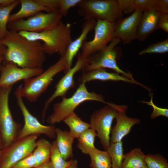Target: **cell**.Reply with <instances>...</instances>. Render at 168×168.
I'll list each match as a JSON object with an SVG mask.
<instances>
[{
  "mask_svg": "<svg viewBox=\"0 0 168 168\" xmlns=\"http://www.w3.org/2000/svg\"><path fill=\"white\" fill-rule=\"evenodd\" d=\"M85 83H82L71 97L66 98L63 96L61 102L54 104L53 113L47 119L48 123L53 125L63 121L74 113L78 105L86 101L93 100L106 103L101 95L89 92Z\"/></svg>",
  "mask_w": 168,
  "mask_h": 168,
  "instance_id": "cell-4",
  "label": "cell"
},
{
  "mask_svg": "<svg viewBox=\"0 0 168 168\" xmlns=\"http://www.w3.org/2000/svg\"><path fill=\"white\" fill-rule=\"evenodd\" d=\"M1 40L0 39V57L3 56L6 48V47L2 44Z\"/></svg>",
  "mask_w": 168,
  "mask_h": 168,
  "instance_id": "cell-41",
  "label": "cell"
},
{
  "mask_svg": "<svg viewBox=\"0 0 168 168\" xmlns=\"http://www.w3.org/2000/svg\"><path fill=\"white\" fill-rule=\"evenodd\" d=\"M39 135L17 139L1 150L0 168H12L17 162L32 153Z\"/></svg>",
  "mask_w": 168,
  "mask_h": 168,
  "instance_id": "cell-9",
  "label": "cell"
},
{
  "mask_svg": "<svg viewBox=\"0 0 168 168\" xmlns=\"http://www.w3.org/2000/svg\"><path fill=\"white\" fill-rule=\"evenodd\" d=\"M145 160L147 168H168L167 159L159 154H148Z\"/></svg>",
  "mask_w": 168,
  "mask_h": 168,
  "instance_id": "cell-30",
  "label": "cell"
},
{
  "mask_svg": "<svg viewBox=\"0 0 168 168\" xmlns=\"http://www.w3.org/2000/svg\"><path fill=\"white\" fill-rule=\"evenodd\" d=\"M40 5L47 8L49 12L58 10L60 6V0H35Z\"/></svg>",
  "mask_w": 168,
  "mask_h": 168,
  "instance_id": "cell-37",
  "label": "cell"
},
{
  "mask_svg": "<svg viewBox=\"0 0 168 168\" xmlns=\"http://www.w3.org/2000/svg\"><path fill=\"white\" fill-rule=\"evenodd\" d=\"M96 23V21L95 19L86 20L82 26V31L80 35L72 41L68 46L66 53L68 70L71 68L74 58L79 52L89 32L94 29Z\"/></svg>",
  "mask_w": 168,
  "mask_h": 168,
  "instance_id": "cell-19",
  "label": "cell"
},
{
  "mask_svg": "<svg viewBox=\"0 0 168 168\" xmlns=\"http://www.w3.org/2000/svg\"><path fill=\"white\" fill-rule=\"evenodd\" d=\"M68 70L66 54L59 60L38 75L24 81L23 84L15 91V95L25 98L30 102L37 101L51 84L58 73Z\"/></svg>",
  "mask_w": 168,
  "mask_h": 168,
  "instance_id": "cell-3",
  "label": "cell"
},
{
  "mask_svg": "<svg viewBox=\"0 0 168 168\" xmlns=\"http://www.w3.org/2000/svg\"><path fill=\"white\" fill-rule=\"evenodd\" d=\"M77 54V60L75 65L70 69L59 81L56 86L54 91L45 102L42 112L43 120L50 103L58 97L64 96L67 91L74 86L73 77L76 73L83 69H85L89 64V58L82 57L80 52H78Z\"/></svg>",
  "mask_w": 168,
  "mask_h": 168,
  "instance_id": "cell-13",
  "label": "cell"
},
{
  "mask_svg": "<svg viewBox=\"0 0 168 168\" xmlns=\"http://www.w3.org/2000/svg\"><path fill=\"white\" fill-rule=\"evenodd\" d=\"M3 57H0V64H1V63L2 62V61L3 60Z\"/></svg>",
  "mask_w": 168,
  "mask_h": 168,
  "instance_id": "cell-45",
  "label": "cell"
},
{
  "mask_svg": "<svg viewBox=\"0 0 168 168\" xmlns=\"http://www.w3.org/2000/svg\"><path fill=\"white\" fill-rule=\"evenodd\" d=\"M78 14L84 20H99L115 23L123 13L116 0H81L77 6Z\"/></svg>",
  "mask_w": 168,
  "mask_h": 168,
  "instance_id": "cell-5",
  "label": "cell"
},
{
  "mask_svg": "<svg viewBox=\"0 0 168 168\" xmlns=\"http://www.w3.org/2000/svg\"><path fill=\"white\" fill-rule=\"evenodd\" d=\"M81 0H60V6L58 9L63 16L67 15L69 9L77 6Z\"/></svg>",
  "mask_w": 168,
  "mask_h": 168,
  "instance_id": "cell-35",
  "label": "cell"
},
{
  "mask_svg": "<svg viewBox=\"0 0 168 168\" xmlns=\"http://www.w3.org/2000/svg\"><path fill=\"white\" fill-rule=\"evenodd\" d=\"M100 80L102 81H122L140 85L147 90L149 89L146 86L136 81L131 80L117 73L109 72L105 69H100L89 71H83L82 74L78 78V80L82 83H84L93 80Z\"/></svg>",
  "mask_w": 168,
  "mask_h": 168,
  "instance_id": "cell-18",
  "label": "cell"
},
{
  "mask_svg": "<svg viewBox=\"0 0 168 168\" xmlns=\"http://www.w3.org/2000/svg\"><path fill=\"white\" fill-rule=\"evenodd\" d=\"M145 156L140 148L132 149L124 155L122 168H147Z\"/></svg>",
  "mask_w": 168,
  "mask_h": 168,
  "instance_id": "cell-22",
  "label": "cell"
},
{
  "mask_svg": "<svg viewBox=\"0 0 168 168\" xmlns=\"http://www.w3.org/2000/svg\"><path fill=\"white\" fill-rule=\"evenodd\" d=\"M12 86L0 87V131L3 148L17 139L22 128L21 124L14 120L9 107Z\"/></svg>",
  "mask_w": 168,
  "mask_h": 168,
  "instance_id": "cell-7",
  "label": "cell"
},
{
  "mask_svg": "<svg viewBox=\"0 0 168 168\" xmlns=\"http://www.w3.org/2000/svg\"><path fill=\"white\" fill-rule=\"evenodd\" d=\"M143 11L136 10L129 16L121 18L114 24V38L124 44L137 39L138 29Z\"/></svg>",
  "mask_w": 168,
  "mask_h": 168,
  "instance_id": "cell-15",
  "label": "cell"
},
{
  "mask_svg": "<svg viewBox=\"0 0 168 168\" xmlns=\"http://www.w3.org/2000/svg\"><path fill=\"white\" fill-rule=\"evenodd\" d=\"M56 140L58 149L62 156L67 160L73 156L72 144L75 139L67 130L55 128Z\"/></svg>",
  "mask_w": 168,
  "mask_h": 168,
  "instance_id": "cell-21",
  "label": "cell"
},
{
  "mask_svg": "<svg viewBox=\"0 0 168 168\" xmlns=\"http://www.w3.org/2000/svg\"><path fill=\"white\" fill-rule=\"evenodd\" d=\"M151 100L150 101L146 102L144 101H142L143 103H146L149 105H150L153 108V111L150 117L151 119H153L159 116H163L166 117H168V109L166 108H163L156 106L153 103L152 96L150 95Z\"/></svg>",
  "mask_w": 168,
  "mask_h": 168,
  "instance_id": "cell-33",
  "label": "cell"
},
{
  "mask_svg": "<svg viewBox=\"0 0 168 168\" xmlns=\"http://www.w3.org/2000/svg\"><path fill=\"white\" fill-rule=\"evenodd\" d=\"M63 15L58 10L47 13L40 12L26 20L21 19L9 23L10 30L39 33L51 29L61 21Z\"/></svg>",
  "mask_w": 168,
  "mask_h": 168,
  "instance_id": "cell-6",
  "label": "cell"
},
{
  "mask_svg": "<svg viewBox=\"0 0 168 168\" xmlns=\"http://www.w3.org/2000/svg\"><path fill=\"white\" fill-rule=\"evenodd\" d=\"M97 136L95 130L91 128L87 129L78 138L77 147L83 153L88 154L90 150L96 147L94 142Z\"/></svg>",
  "mask_w": 168,
  "mask_h": 168,
  "instance_id": "cell-26",
  "label": "cell"
},
{
  "mask_svg": "<svg viewBox=\"0 0 168 168\" xmlns=\"http://www.w3.org/2000/svg\"><path fill=\"white\" fill-rule=\"evenodd\" d=\"M136 10L143 11L155 7V0H133Z\"/></svg>",
  "mask_w": 168,
  "mask_h": 168,
  "instance_id": "cell-36",
  "label": "cell"
},
{
  "mask_svg": "<svg viewBox=\"0 0 168 168\" xmlns=\"http://www.w3.org/2000/svg\"><path fill=\"white\" fill-rule=\"evenodd\" d=\"M15 0H0V5H7L13 3Z\"/></svg>",
  "mask_w": 168,
  "mask_h": 168,
  "instance_id": "cell-42",
  "label": "cell"
},
{
  "mask_svg": "<svg viewBox=\"0 0 168 168\" xmlns=\"http://www.w3.org/2000/svg\"><path fill=\"white\" fill-rule=\"evenodd\" d=\"M35 168H53L50 160L36 166Z\"/></svg>",
  "mask_w": 168,
  "mask_h": 168,
  "instance_id": "cell-40",
  "label": "cell"
},
{
  "mask_svg": "<svg viewBox=\"0 0 168 168\" xmlns=\"http://www.w3.org/2000/svg\"><path fill=\"white\" fill-rule=\"evenodd\" d=\"M21 7L17 12L10 16L8 23L23 18L32 16L36 14L45 11L49 12V10L38 3L35 0H20Z\"/></svg>",
  "mask_w": 168,
  "mask_h": 168,
  "instance_id": "cell-20",
  "label": "cell"
},
{
  "mask_svg": "<svg viewBox=\"0 0 168 168\" xmlns=\"http://www.w3.org/2000/svg\"><path fill=\"white\" fill-rule=\"evenodd\" d=\"M1 150H0V153H1Z\"/></svg>",
  "mask_w": 168,
  "mask_h": 168,
  "instance_id": "cell-46",
  "label": "cell"
},
{
  "mask_svg": "<svg viewBox=\"0 0 168 168\" xmlns=\"http://www.w3.org/2000/svg\"><path fill=\"white\" fill-rule=\"evenodd\" d=\"M107 105L95 111L90 119L91 128L95 130L101 145L106 151L110 142V134L113 119L123 105L107 102Z\"/></svg>",
  "mask_w": 168,
  "mask_h": 168,
  "instance_id": "cell-8",
  "label": "cell"
},
{
  "mask_svg": "<svg viewBox=\"0 0 168 168\" xmlns=\"http://www.w3.org/2000/svg\"><path fill=\"white\" fill-rule=\"evenodd\" d=\"M17 105L23 115L24 124L20 131L17 138L33 135L44 134L53 139L56 138L55 128L53 125L46 126L42 124L30 112L23 101L22 98L15 95Z\"/></svg>",
  "mask_w": 168,
  "mask_h": 168,
  "instance_id": "cell-12",
  "label": "cell"
},
{
  "mask_svg": "<svg viewBox=\"0 0 168 168\" xmlns=\"http://www.w3.org/2000/svg\"><path fill=\"white\" fill-rule=\"evenodd\" d=\"M155 7L161 13H168V0H155Z\"/></svg>",
  "mask_w": 168,
  "mask_h": 168,
  "instance_id": "cell-39",
  "label": "cell"
},
{
  "mask_svg": "<svg viewBox=\"0 0 168 168\" xmlns=\"http://www.w3.org/2000/svg\"><path fill=\"white\" fill-rule=\"evenodd\" d=\"M19 4L20 0H15L10 4L0 5V39L1 40L7 33V25L11 12Z\"/></svg>",
  "mask_w": 168,
  "mask_h": 168,
  "instance_id": "cell-28",
  "label": "cell"
},
{
  "mask_svg": "<svg viewBox=\"0 0 168 168\" xmlns=\"http://www.w3.org/2000/svg\"><path fill=\"white\" fill-rule=\"evenodd\" d=\"M51 146L52 144L45 138H41L37 141L32 152L36 160V167L50 159Z\"/></svg>",
  "mask_w": 168,
  "mask_h": 168,
  "instance_id": "cell-25",
  "label": "cell"
},
{
  "mask_svg": "<svg viewBox=\"0 0 168 168\" xmlns=\"http://www.w3.org/2000/svg\"><path fill=\"white\" fill-rule=\"evenodd\" d=\"M120 41L119 39L114 38L106 48L89 58L90 63L84 69L85 71L108 68L114 70L117 73L122 74L129 79L135 81L131 73L122 70L117 64V53L115 48Z\"/></svg>",
  "mask_w": 168,
  "mask_h": 168,
  "instance_id": "cell-11",
  "label": "cell"
},
{
  "mask_svg": "<svg viewBox=\"0 0 168 168\" xmlns=\"http://www.w3.org/2000/svg\"><path fill=\"white\" fill-rule=\"evenodd\" d=\"M119 7L123 13L128 14L135 11L133 0H117Z\"/></svg>",
  "mask_w": 168,
  "mask_h": 168,
  "instance_id": "cell-34",
  "label": "cell"
},
{
  "mask_svg": "<svg viewBox=\"0 0 168 168\" xmlns=\"http://www.w3.org/2000/svg\"><path fill=\"white\" fill-rule=\"evenodd\" d=\"M168 52V39L156 43L152 44L138 53L139 55L146 54H163Z\"/></svg>",
  "mask_w": 168,
  "mask_h": 168,
  "instance_id": "cell-31",
  "label": "cell"
},
{
  "mask_svg": "<svg viewBox=\"0 0 168 168\" xmlns=\"http://www.w3.org/2000/svg\"><path fill=\"white\" fill-rule=\"evenodd\" d=\"M1 42L6 48L3 56L6 63H13L24 68H42L46 57L41 41L29 40L18 32L9 30Z\"/></svg>",
  "mask_w": 168,
  "mask_h": 168,
  "instance_id": "cell-1",
  "label": "cell"
},
{
  "mask_svg": "<svg viewBox=\"0 0 168 168\" xmlns=\"http://www.w3.org/2000/svg\"><path fill=\"white\" fill-rule=\"evenodd\" d=\"M106 151L111 159V168H122L124 156L122 141L114 143L110 142Z\"/></svg>",
  "mask_w": 168,
  "mask_h": 168,
  "instance_id": "cell-27",
  "label": "cell"
},
{
  "mask_svg": "<svg viewBox=\"0 0 168 168\" xmlns=\"http://www.w3.org/2000/svg\"><path fill=\"white\" fill-rule=\"evenodd\" d=\"M91 168H111V160L107 151H102L96 147L90 150L88 154Z\"/></svg>",
  "mask_w": 168,
  "mask_h": 168,
  "instance_id": "cell-24",
  "label": "cell"
},
{
  "mask_svg": "<svg viewBox=\"0 0 168 168\" xmlns=\"http://www.w3.org/2000/svg\"><path fill=\"white\" fill-rule=\"evenodd\" d=\"M161 13L155 7L143 12L138 29L137 39L143 41L157 29Z\"/></svg>",
  "mask_w": 168,
  "mask_h": 168,
  "instance_id": "cell-17",
  "label": "cell"
},
{
  "mask_svg": "<svg viewBox=\"0 0 168 168\" xmlns=\"http://www.w3.org/2000/svg\"><path fill=\"white\" fill-rule=\"evenodd\" d=\"M50 160L53 168H67L73 160L67 161L63 159L58 149L55 140L52 143Z\"/></svg>",
  "mask_w": 168,
  "mask_h": 168,
  "instance_id": "cell-29",
  "label": "cell"
},
{
  "mask_svg": "<svg viewBox=\"0 0 168 168\" xmlns=\"http://www.w3.org/2000/svg\"><path fill=\"white\" fill-rule=\"evenodd\" d=\"M71 24L61 21L54 27L39 33L21 31L18 32L28 40L42 41L45 54L52 55L55 53L61 56L65 54L68 46L72 41Z\"/></svg>",
  "mask_w": 168,
  "mask_h": 168,
  "instance_id": "cell-2",
  "label": "cell"
},
{
  "mask_svg": "<svg viewBox=\"0 0 168 168\" xmlns=\"http://www.w3.org/2000/svg\"><path fill=\"white\" fill-rule=\"evenodd\" d=\"M36 166V160L32 153L19 161L12 168H35Z\"/></svg>",
  "mask_w": 168,
  "mask_h": 168,
  "instance_id": "cell-32",
  "label": "cell"
},
{
  "mask_svg": "<svg viewBox=\"0 0 168 168\" xmlns=\"http://www.w3.org/2000/svg\"><path fill=\"white\" fill-rule=\"evenodd\" d=\"M0 87L12 86L18 82L36 77L44 71L42 68H22L12 63L0 67Z\"/></svg>",
  "mask_w": 168,
  "mask_h": 168,
  "instance_id": "cell-14",
  "label": "cell"
},
{
  "mask_svg": "<svg viewBox=\"0 0 168 168\" xmlns=\"http://www.w3.org/2000/svg\"><path fill=\"white\" fill-rule=\"evenodd\" d=\"M3 148V145L2 135L0 131V150H2Z\"/></svg>",
  "mask_w": 168,
  "mask_h": 168,
  "instance_id": "cell-44",
  "label": "cell"
},
{
  "mask_svg": "<svg viewBox=\"0 0 168 168\" xmlns=\"http://www.w3.org/2000/svg\"><path fill=\"white\" fill-rule=\"evenodd\" d=\"M77 163L76 160H73L71 164L67 168H78Z\"/></svg>",
  "mask_w": 168,
  "mask_h": 168,
  "instance_id": "cell-43",
  "label": "cell"
},
{
  "mask_svg": "<svg viewBox=\"0 0 168 168\" xmlns=\"http://www.w3.org/2000/svg\"><path fill=\"white\" fill-rule=\"evenodd\" d=\"M63 121L69 128V132L74 138H78L83 132L91 128L90 124L83 121L74 112L66 118Z\"/></svg>",
  "mask_w": 168,
  "mask_h": 168,
  "instance_id": "cell-23",
  "label": "cell"
},
{
  "mask_svg": "<svg viewBox=\"0 0 168 168\" xmlns=\"http://www.w3.org/2000/svg\"><path fill=\"white\" fill-rule=\"evenodd\" d=\"M158 29L168 32V13H161L157 27Z\"/></svg>",
  "mask_w": 168,
  "mask_h": 168,
  "instance_id": "cell-38",
  "label": "cell"
},
{
  "mask_svg": "<svg viewBox=\"0 0 168 168\" xmlns=\"http://www.w3.org/2000/svg\"><path fill=\"white\" fill-rule=\"evenodd\" d=\"M127 109V106L123 105L117 113L115 118L116 124L111 129V142L122 141L123 138L130 133L134 125L140 123L139 119L130 118L126 115Z\"/></svg>",
  "mask_w": 168,
  "mask_h": 168,
  "instance_id": "cell-16",
  "label": "cell"
},
{
  "mask_svg": "<svg viewBox=\"0 0 168 168\" xmlns=\"http://www.w3.org/2000/svg\"><path fill=\"white\" fill-rule=\"evenodd\" d=\"M115 23L97 20L93 39L89 41H84L81 47L82 57L89 58L107 46L114 38Z\"/></svg>",
  "mask_w": 168,
  "mask_h": 168,
  "instance_id": "cell-10",
  "label": "cell"
}]
</instances>
